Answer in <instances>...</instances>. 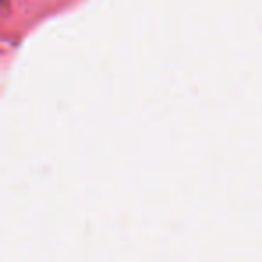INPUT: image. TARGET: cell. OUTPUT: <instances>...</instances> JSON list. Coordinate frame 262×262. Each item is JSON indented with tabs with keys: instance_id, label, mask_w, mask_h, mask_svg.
<instances>
[]
</instances>
